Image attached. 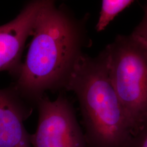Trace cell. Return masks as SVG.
Segmentation results:
<instances>
[{"instance_id": "obj_7", "label": "cell", "mask_w": 147, "mask_h": 147, "mask_svg": "<svg viewBox=\"0 0 147 147\" xmlns=\"http://www.w3.org/2000/svg\"><path fill=\"white\" fill-rule=\"evenodd\" d=\"M134 2L132 0L102 1L100 16L95 27L96 31H104L117 16Z\"/></svg>"}, {"instance_id": "obj_4", "label": "cell", "mask_w": 147, "mask_h": 147, "mask_svg": "<svg viewBox=\"0 0 147 147\" xmlns=\"http://www.w3.org/2000/svg\"><path fill=\"white\" fill-rule=\"evenodd\" d=\"M37 102L39 121L36 131L30 135L32 147H87L68 100L62 96L53 101L42 96Z\"/></svg>"}, {"instance_id": "obj_5", "label": "cell", "mask_w": 147, "mask_h": 147, "mask_svg": "<svg viewBox=\"0 0 147 147\" xmlns=\"http://www.w3.org/2000/svg\"><path fill=\"white\" fill-rule=\"evenodd\" d=\"M45 1L30 3L13 20L0 26V71L17 72L27 38Z\"/></svg>"}, {"instance_id": "obj_8", "label": "cell", "mask_w": 147, "mask_h": 147, "mask_svg": "<svg viewBox=\"0 0 147 147\" xmlns=\"http://www.w3.org/2000/svg\"><path fill=\"white\" fill-rule=\"evenodd\" d=\"M131 36L143 45L147 50V2L144 7L143 19L132 32Z\"/></svg>"}, {"instance_id": "obj_9", "label": "cell", "mask_w": 147, "mask_h": 147, "mask_svg": "<svg viewBox=\"0 0 147 147\" xmlns=\"http://www.w3.org/2000/svg\"><path fill=\"white\" fill-rule=\"evenodd\" d=\"M132 147H147V119L134 132Z\"/></svg>"}, {"instance_id": "obj_3", "label": "cell", "mask_w": 147, "mask_h": 147, "mask_svg": "<svg viewBox=\"0 0 147 147\" xmlns=\"http://www.w3.org/2000/svg\"><path fill=\"white\" fill-rule=\"evenodd\" d=\"M111 84L133 134L147 119V50L130 36L119 35L104 50Z\"/></svg>"}, {"instance_id": "obj_1", "label": "cell", "mask_w": 147, "mask_h": 147, "mask_svg": "<svg viewBox=\"0 0 147 147\" xmlns=\"http://www.w3.org/2000/svg\"><path fill=\"white\" fill-rule=\"evenodd\" d=\"M24 64L18 71V89L38 101L42 93L64 84L81 53L82 32L78 24L53 2L45 1L32 33Z\"/></svg>"}, {"instance_id": "obj_6", "label": "cell", "mask_w": 147, "mask_h": 147, "mask_svg": "<svg viewBox=\"0 0 147 147\" xmlns=\"http://www.w3.org/2000/svg\"><path fill=\"white\" fill-rule=\"evenodd\" d=\"M29 113L15 92L0 89V147H32L24 123Z\"/></svg>"}, {"instance_id": "obj_2", "label": "cell", "mask_w": 147, "mask_h": 147, "mask_svg": "<svg viewBox=\"0 0 147 147\" xmlns=\"http://www.w3.org/2000/svg\"><path fill=\"white\" fill-rule=\"evenodd\" d=\"M64 86L76 95L87 147H132L133 129L111 84L105 53H81Z\"/></svg>"}]
</instances>
